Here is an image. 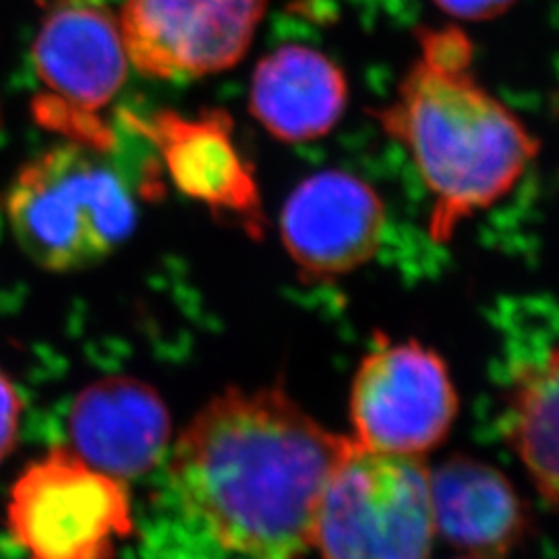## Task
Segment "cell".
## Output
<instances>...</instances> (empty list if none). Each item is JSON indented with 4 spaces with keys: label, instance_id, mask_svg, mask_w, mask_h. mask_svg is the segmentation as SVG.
<instances>
[{
    "label": "cell",
    "instance_id": "ba28073f",
    "mask_svg": "<svg viewBox=\"0 0 559 559\" xmlns=\"http://www.w3.org/2000/svg\"><path fill=\"white\" fill-rule=\"evenodd\" d=\"M267 0H124L120 32L131 69L147 80L193 81L237 67Z\"/></svg>",
    "mask_w": 559,
    "mask_h": 559
},
{
    "label": "cell",
    "instance_id": "30bf717a",
    "mask_svg": "<svg viewBox=\"0 0 559 559\" xmlns=\"http://www.w3.org/2000/svg\"><path fill=\"white\" fill-rule=\"evenodd\" d=\"M383 224L376 189L350 173L323 170L290 193L280 214V235L307 278H334L378 253Z\"/></svg>",
    "mask_w": 559,
    "mask_h": 559
},
{
    "label": "cell",
    "instance_id": "5b68a950",
    "mask_svg": "<svg viewBox=\"0 0 559 559\" xmlns=\"http://www.w3.org/2000/svg\"><path fill=\"white\" fill-rule=\"evenodd\" d=\"M32 67L40 87L34 120L64 141L110 154L115 133L104 112L131 69L119 13L106 0H50L32 41Z\"/></svg>",
    "mask_w": 559,
    "mask_h": 559
},
{
    "label": "cell",
    "instance_id": "8992f818",
    "mask_svg": "<svg viewBox=\"0 0 559 559\" xmlns=\"http://www.w3.org/2000/svg\"><path fill=\"white\" fill-rule=\"evenodd\" d=\"M7 524L27 559H112L133 535V506L124 480L55 445L13 483Z\"/></svg>",
    "mask_w": 559,
    "mask_h": 559
},
{
    "label": "cell",
    "instance_id": "8fae6325",
    "mask_svg": "<svg viewBox=\"0 0 559 559\" xmlns=\"http://www.w3.org/2000/svg\"><path fill=\"white\" fill-rule=\"evenodd\" d=\"M71 450L119 480L152 473L173 440V417L160 392L133 376L87 383L67 415Z\"/></svg>",
    "mask_w": 559,
    "mask_h": 559
},
{
    "label": "cell",
    "instance_id": "4fadbf2b",
    "mask_svg": "<svg viewBox=\"0 0 559 559\" xmlns=\"http://www.w3.org/2000/svg\"><path fill=\"white\" fill-rule=\"evenodd\" d=\"M436 533L468 556L498 559L524 535L520 498L491 464L456 456L431 473Z\"/></svg>",
    "mask_w": 559,
    "mask_h": 559
},
{
    "label": "cell",
    "instance_id": "6da1fadb",
    "mask_svg": "<svg viewBox=\"0 0 559 559\" xmlns=\"http://www.w3.org/2000/svg\"><path fill=\"white\" fill-rule=\"evenodd\" d=\"M350 438L282 388H226L180 431L168 466L182 512L239 559H302Z\"/></svg>",
    "mask_w": 559,
    "mask_h": 559
},
{
    "label": "cell",
    "instance_id": "9c48e42d",
    "mask_svg": "<svg viewBox=\"0 0 559 559\" xmlns=\"http://www.w3.org/2000/svg\"><path fill=\"white\" fill-rule=\"evenodd\" d=\"M129 124L154 145L162 168L187 200L237 224L253 239L263 237L260 185L235 141V122L226 110L207 108L193 117L158 110L145 119L131 117Z\"/></svg>",
    "mask_w": 559,
    "mask_h": 559
},
{
    "label": "cell",
    "instance_id": "2e32d148",
    "mask_svg": "<svg viewBox=\"0 0 559 559\" xmlns=\"http://www.w3.org/2000/svg\"><path fill=\"white\" fill-rule=\"evenodd\" d=\"M516 0H436L448 15L462 21H487L506 13Z\"/></svg>",
    "mask_w": 559,
    "mask_h": 559
},
{
    "label": "cell",
    "instance_id": "3957f363",
    "mask_svg": "<svg viewBox=\"0 0 559 559\" xmlns=\"http://www.w3.org/2000/svg\"><path fill=\"white\" fill-rule=\"evenodd\" d=\"M2 214L36 267L71 274L119 251L138 226V201L108 152L62 141L15 173Z\"/></svg>",
    "mask_w": 559,
    "mask_h": 559
},
{
    "label": "cell",
    "instance_id": "52a82bcc",
    "mask_svg": "<svg viewBox=\"0 0 559 559\" xmlns=\"http://www.w3.org/2000/svg\"><path fill=\"white\" fill-rule=\"evenodd\" d=\"M459 396L440 355L419 342H383L360 360L350 390L353 440L419 456L448 438Z\"/></svg>",
    "mask_w": 559,
    "mask_h": 559
},
{
    "label": "cell",
    "instance_id": "7a4b0ae2",
    "mask_svg": "<svg viewBox=\"0 0 559 559\" xmlns=\"http://www.w3.org/2000/svg\"><path fill=\"white\" fill-rule=\"evenodd\" d=\"M473 46L454 27L425 32L399 94L373 110L413 156L433 207L429 237L448 242L460 224L506 198L539 143L471 73Z\"/></svg>",
    "mask_w": 559,
    "mask_h": 559
},
{
    "label": "cell",
    "instance_id": "7c38bea8",
    "mask_svg": "<svg viewBox=\"0 0 559 559\" xmlns=\"http://www.w3.org/2000/svg\"><path fill=\"white\" fill-rule=\"evenodd\" d=\"M348 83L338 64L320 50L284 44L258 62L249 110L276 140H320L342 119Z\"/></svg>",
    "mask_w": 559,
    "mask_h": 559
},
{
    "label": "cell",
    "instance_id": "9a60e30c",
    "mask_svg": "<svg viewBox=\"0 0 559 559\" xmlns=\"http://www.w3.org/2000/svg\"><path fill=\"white\" fill-rule=\"evenodd\" d=\"M23 396L15 381L0 367V462L7 459L20 440Z\"/></svg>",
    "mask_w": 559,
    "mask_h": 559
},
{
    "label": "cell",
    "instance_id": "e0dca14e",
    "mask_svg": "<svg viewBox=\"0 0 559 559\" xmlns=\"http://www.w3.org/2000/svg\"><path fill=\"white\" fill-rule=\"evenodd\" d=\"M459 559H493V558H479V556H466V558H459Z\"/></svg>",
    "mask_w": 559,
    "mask_h": 559
},
{
    "label": "cell",
    "instance_id": "277c9868",
    "mask_svg": "<svg viewBox=\"0 0 559 559\" xmlns=\"http://www.w3.org/2000/svg\"><path fill=\"white\" fill-rule=\"evenodd\" d=\"M436 535L423 459L350 438L323 489L311 549L321 559H431Z\"/></svg>",
    "mask_w": 559,
    "mask_h": 559
},
{
    "label": "cell",
    "instance_id": "5bb4252c",
    "mask_svg": "<svg viewBox=\"0 0 559 559\" xmlns=\"http://www.w3.org/2000/svg\"><path fill=\"white\" fill-rule=\"evenodd\" d=\"M506 433L540 496L559 512V344L516 373Z\"/></svg>",
    "mask_w": 559,
    "mask_h": 559
}]
</instances>
